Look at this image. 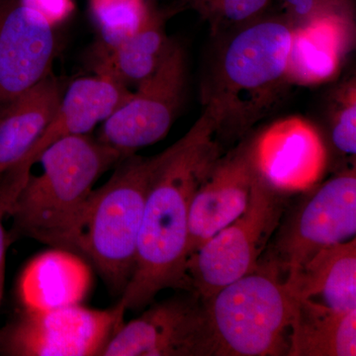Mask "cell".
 Instances as JSON below:
<instances>
[{"mask_svg":"<svg viewBox=\"0 0 356 356\" xmlns=\"http://www.w3.org/2000/svg\"><path fill=\"white\" fill-rule=\"evenodd\" d=\"M221 113L209 100L200 118L170 154L147 194L138 238L134 273L121 294L127 310H139L163 290L191 291L187 277L189 212L192 198L221 158L216 135Z\"/></svg>","mask_w":356,"mask_h":356,"instance_id":"cell-1","label":"cell"},{"mask_svg":"<svg viewBox=\"0 0 356 356\" xmlns=\"http://www.w3.org/2000/svg\"><path fill=\"white\" fill-rule=\"evenodd\" d=\"M123 159L120 152L88 135L70 136L51 144L37 159L42 172L30 173L9 211V245L30 238L74 252L95 182Z\"/></svg>","mask_w":356,"mask_h":356,"instance_id":"cell-2","label":"cell"},{"mask_svg":"<svg viewBox=\"0 0 356 356\" xmlns=\"http://www.w3.org/2000/svg\"><path fill=\"white\" fill-rule=\"evenodd\" d=\"M168 154L170 147L147 158L131 154L91 194L74 252L90 261L115 294L123 293L134 273L147 194Z\"/></svg>","mask_w":356,"mask_h":356,"instance_id":"cell-3","label":"cell"},{"mask_svg":"<svg viewBox=\"0 0 356 356\" xmlns=\"http://www.w3.org/2000/svg\"><path fill=\"white\" fill-rule=\"evenodd\" d=\"M203 302L214 356L288 355L298 300L273 262L259 264Z\"/></svg>","mask_w":356,"mask_h":356,"instance_id":"cell-4","label":"cell"},{"mask_svg":"<svg viewBox=\"0 0 356 356\" xmlns=\"http://www.w3.org/2000/svg\"><path fill=\"white\" fill-rule=\"evenodd\" d=\"M282 211L280 192L257 175L245 212L189 257L187 277L191 291L206 301L222 287L254 271L280 224Z\"/></svg>","mask_w":356,"mask_h":356,"instance_id":"cell-5","label":"cell"},{"mask_svg":"<svg viewBox=\"0 0 356 356\" xmlns=\"http://www.w3.org/2000/svg\"><path fill=\"white\" fill-rule=\"evenodd\" d=\"M125 313L120 303L106 310L81 304L48 310L23 308L0 330V355H100L123 324Z\"/></svg>","mask_w":356,"mask_h":356,"instance_id":"cell-6","label":"cell"},{"mask_svg":"<svg viewBox=\"0 0 356 356\" xmlns=\"http://www.w3.org/2000/svg\"><path fill=\"white\" fill-rule=\"evenodd\" d=\"M355 234L356 175L351 170L325 181L300 206L283 227L267 261L287 277L321 250L353 240Z\"/></svg>","mask_w":356,"mask_h":356,"instance_id":"cell-7","label":"cell"},{"mask_svg":"<svg viewBox=\"0 0 356 356\" xmlns=\"http://www.w3.org/2000/svg\"><path fill=\"white\" fill-rule=\"evenodd\" d=\"M100 355L214 356L203 300L191 291L154 304L139 317L123 323Z\"/></svg>","mask_w":356,"mask_h":356,"instance_id":"cell-8","label":"cell"},{"mask_svg":"<svg viewBox=\"0 0 356 356\" xmlns=\"http://www.w3.org/2000/svg\"><path fill=\"white\" fill-rule=\"evenodd\" d=\"M185 76L184 51L170 44L156 72L103 122L98 140L126 158L165 138L181 104Z\"/></svg>","mask_w":356,"mask_h":356,"instance_id":"cell-9","label":"cell"},{"mask_svg":"<svg viewBox=\"0 0 356 356\" xmlns=\"http://www.w3.org/2000/svg\"><path fill=\"white\" fill-rule=\"evenodd\" d=\"M51 21L23 0H0V110L50 74Z\"/></svg>","mask_w":356,"mask_h":356,"instance_id":"cell-10","label":"cell"},{"mask_svg":"<svg viewBox=\"0 0 356 356\" xmlns=\"http://www.w3.org/2000/svg\"><path fill=\"white\" fill-rule=\"evenodd\" d=\"M292 30L266 21L243 30L229 42L222 60V83L229 99L217 105L222 114L238 95L266 97L287 79ZM211 100V99H210Z\"/></svg>","mask_w":356,"mask_h":356,"instance_id":"cell-11","label":"cell"},{"mask_svg":"<svg viewBox=\"0 0 356 356\" xmlns=\"http://www.w3.org/2000/svg\"><path fill=\"white\" fill-rule=\"evenodd\" d=\"M250 154L259 177L281 194L312 186L327 159L317 130L298 117L269 126L250 144Z\"/></svg>","mask_w":356,"mask_h":356,"instance_id":"cell-12","label":"cell"},{"mask_svg":"<svg viewBox=\"0 0 356 356\" xmlns=\"http://www.w3.org/2000/svg\"><path fill=\"white\" fill-rule=\"evenodd\" d=\"M257 178L250 144L218 159L192 198L188 259L204 243L245 212Z\"/></svg>","mask_w":356,"mask_h":356,"instance_id":"cell-13","label":"cell"},{"mask_svg":"<svg viewBox=\"0 0 356 356\" xmlns=\"http://www.w3.org/2000/svg\"><path fill=\"white\" fill-rule=\"evenodd\" d=\"M125 83L104 72L76 79L63 95L53 121L29 153L15 165L32 170L40 154L56 140L88 135L130 97ZM14 166V165H13Z\"/></svg>","mask_w":356,"mask_h":356,"instance_id":"cell-14","label":"cell"},{"mask_svg":"<svg viewBox=\"0 0 356 356\" xmlns=\"http://www.w3.org/2000/svg\"><path fill=\"white\" fill-rule=\"evenodd\" d=\"M90 285V268L81 255L54 248L25 267L18 283V297L24 309L48 310L81 304Z\"/></svg>","mask_w":356,"mask_h":356,"instance_id":"cell-15","label":"cell"},{"mask_svg":"<svg viewBox=\"0 0 356 356\" xmlns=\"http://www.w3.org/2000/svg\"><path fill=\"white\" fill-rule=\"evenodd\" d=\"M295 296L337 313L356 310V240L318 252L287 276Z\"/></svg>","mask_w":356,"mask_h":356,"instance_id":"cell-16","label":"cell"},{"mask_svg":"<svg viewBox=\"0 0 356 356\" xmlns=\"http://www.w3.org/2000/svg\"><path fill=\"white\" fill-rule=\"evenodd\" d=\"M63 92L51 74L0 110V173L19 163L55 117Z\"/></svg>","mask_w":356,"mask_h":356,"instance_id":"cell-17","label":"cell"},{"mask_svg":"<svg viewBox=\"0 0 356 356\" xmlns=\"http://www.w3.org/2000/svg\"><path fill=\"white\" fill-rule=\"evenodd\" d=\"M297 300L288 355H356V310L337 313Z\"/></svg>","mask_w":356,"mask_h":356,"instance_id":"cell-18","label":"cell"},{"mask_svg":"<svg viewBox=\"0 0 356 356\" xmlns=\"http://www.w3.org/2000/svg\"><path fill=\"white\" fill-rule=\"evenodd\" d=\"M344 47V31L334 18H318L292 30L287 79L302 84L320 83L336 74Z\"/></svg>","mask_w":356,"mask_h":356,"instance_id":"cell-19","label":"cell"},{"mask_svg":"<svg viewBox=\"0 0 356 356\" xmlns=\"http://www.w3.org/2000/svg\"><path fill=\"white\" fill-rule=\"evenodd\" d=\"M170 46L165 33L149 18L139 30L108 47L109 55L97 72L125 84H139L156 72Z\"/></svg>","mask_w":356,"mask_h":356,"instance_id":"cell-20","label":"cell"},{"mask_svg":"<svg viewBox=\"0 0 356 356\" xmlns=\"http://www.w3.org/2000/svg\"><path fill=\"white\" fill-rule=\"evenodd\" d=\"M107 47L139 30L149 17L140 0H95Z\"/></svg>","mask_w":356,"mask_h":356,"instance_id":"cell-21","label":"cell"},{"mask_svg":"<svg viewBox=\"0 0 356 356\" xmlns=\"http://www.w3.org/2000/svg\"><path fill=\"white\" fill-rule=\"evenodd\" d=\"M30 173L31 170L19 165H14L0 173V305L3 298L6 250L9 245L3 221L8 217L9 211L24 187Z\"/></svg>","mask_w":356,"mask_h":356,"instance_id":"cell-22","label":"cell"},{"mask_svg":"<svg viewBox=\"0 0 356 356\" xmlns=\"http://www.w3.org/2000/svg\"><path fill=\"white\" fill-rule=\"evenodd\" d=\"M341 100L332 124V140L337 151L344 154L356 153V97L355 88H348Z\"/></svg>","mask_w":356,"mask_h":356,"instance_id":"cell-23","label":"cell"},{"mask_svg":"<svg viewBox=\"0 0 356 356\" xmlns=\"http://www.w3.org/2000/svg\"><path fill=\"white\" fill-rule=\"evenodd\" d=\"M269 0H213L211 8L215 9L225 19L241 22L266 7Z\"/></svg>","mask_w":356,"mask_h":356,"instance_id":"cell-24","label":"cell"},{"mask_svg":"<svg viewBox=\"0 0 356 356\" xmlns=\"http://www.w3.org/2000/svg\"><path fill=\"white\" fill-rule=\"evenodd\" d=\"M28 6L38 9L51 21L53 16L58 15V7H65V0H23Z\"/></svg>","mask_w":356,"mask_h":356,"instance_id":"cell-25","label":"cell"},{"mask_svg":"<svg viewBox=\"0 0 356 356\" xmlns=\"http://www.w3.org/2000/svg\"><path fill=\"white\" fill-rule=\"evenodd\" d=\"M294 13L301 17H307L313 14L320 4L321 0H285Z\"/></svg>","mask_w":356,"mask_h":356,"instance_id":"cell-26","label":"cell"},{"mask_svg":"<svg viewBox=\"0 0 356 356\" xmlns=\"http://www.w3.org/2000/svg\"><path fill=\"white\" fill-rule=\"evenodd\" d=\"M203 2H208V3H210V2H212L213 0H202Z\"/></svg>","mask_w":356,"mask_h":356,"instance_id":"cell-27","label":"cell"}]
</instances>
